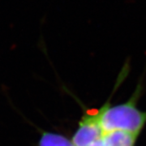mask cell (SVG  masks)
<instances>
[{"instance_id": "obj_1", "label": "cell", "mask_w": 146, "mask_h": 146, "mask_svg": "<svg viewBox=\"0 0 146 146\" xmlns=\"http://www.w3.org/2000/svg\"><path fill=\"white\" fill-rule=\"evenodd\" d=\"M139 93L137 89L133 97L125 103L113 107H110L109 103L105 105L101 117L102 135L115 130L140 134L146 124V112L141 111L136 106Z\"/></svg>"}, {"instance_id": "obj_2", "label": "cell", "mask_w": 146, "mask_h": 146, "mask_svg": "<svg viewBox=\"0 0 146 146\" xmlns=\"http://www.w3.org/2000/svg\"><path fill=\"white\" fill-rule=\"evenodd\" d=\"M104 106L98 111L88 114L84 117L78 130L73 137V144L76 146H89L94 141L102 138L101 117Z\"/></svg>"}, {"instance_id": "obj_3", "label": "cell", "mask_w": 146, "mask_h": 146, "mask_svg": "<svg viewBox=\"0 0 146 146\" xmlns=\"http://www.w3.org/2000/svg\"><path fill=\"white\" fill-rule=\"evenodd\" d=\"M138 136L130 131L115 130L104 133L102 139L106 146H135Z\"/></svg>"}, {"instance_id": "obj_4", "label": "cell", "mask_w": 146, "mask_h": 146, "mask_svg": "<svg viewBox=\"0 0 146 146\" xmlns=\"http://www.w3.org/2000/svg\"><path fill=\"white\" fill-rule=\"evenodd\" d=\"M40 146H76L64 136L52 133H45L40 141Z\"/></svg>"}, {"instance_id": "obj_5", "label": "cell", "mask_w": 146, "mask_h": 146, "mask_svg": "<svg viewBox=\"0 0 146 146\" xmlns=\"http://www.w3.org/2000/svg\"><path fill=\"white\" fill-rule=\"evenodd\" d=\"M89 146H106V145L105 144L102 138H100L96 141H94V143H92L91 145H89Z\"/></svg>"}]
</instances>
